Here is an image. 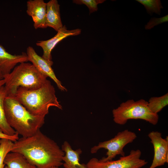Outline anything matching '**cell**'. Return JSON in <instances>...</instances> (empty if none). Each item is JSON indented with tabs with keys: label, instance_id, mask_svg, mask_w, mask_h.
<instances>
[{
	"label": "cell",
	"instance_id": "cell-10",
	"mask_svg": "<svg viewBox=\"0 0 168 168\" xmlns=\"http://www.w3.org/2000/svg\"><path fill=\"white\" fill-rule=\"evenodd\" d=\"M81 32L80 29L69 30H67L65 26H63L53 37L46 40L38 41L36 44L41 47L43 50V53L42 57L48 61L52 62L51 52L56 44L64 38L70 36L79 35Z\"/></svg>",
	"mask_w": 168,
	"mask_h": 168
},
{
	"label": "cell",
	"instance_id": "cell-2",
	"mask_svg": "<svg viewBox=\"0 0 168 168\" xmlns=\"http://www.w3.org/2000/svg\"><path fill=\"white\" fill-rule=\"evenodd\" d=\"M13 97L35 115L45 117L51 107L62 109L56 96L55 88L48 80L43 85L37 89L19 88Z\"/></svg>",
	"mask_w": 168,
	"mask_h": 168
},
{
	"label": "cell",
	"instance_id": "cell-7",
	"mask_svg": "<svg viewBox=\"0 0 168 168\" xmlns=\"http://www.w3.org/2000/svg\"><path fill=\"white\" fill-rule=\"evenodd\" d=\"M141 154L139 149L133 150L128 155L117 160L101 161L93 158L86 165L88 168H140L147 163L145 160L140 158Z\"/></svg>",
	"mask_w": 168,
	"mask_h": 168
},
{
	"label": "cell",
	"instance_id": "cell-12",
	"mask_svg": "<svg viewBox=\"0 0 168 168\" xmlns=\"http://www.w3.org/2000/svg\"><path fill=\"white\" fill-rule=\"evenodd\" d=\"M28 61L27 54L22 52L19 55L9 53L0 44V72L4 77L9 74L17 64Z\"/></svg>",
	"mask_w": 168,
	"mask_h": 168
},
{
	"label": "cell",
	"instance_id": "cell-11",
	"mask_svg": "<svg viewBox=\"0 0 168 168\" xmlns=\"http://www.w3.org/2000/svg\"><path fill=\"white\" fill-rule=\"evenodd\" d=\"M46 3L43 0H30L27 2V14L31 17L35 29L45 28Z\"/></svg>",
	"mask_w": 168,
	"mask_h": 168
},
{
	"label": "cell",
	"instance_id": "cell-14",
	"mask_svg": "<svg viewBox=\"0 0 168 168\" xmlns=\"http://www.w3.org/2000/svg\"><path fill=\"white\" fill-rule=\"evenodd\" d=\"M46 24L57 32L63 26L60 13V5L57 0H51L46 3Z\"/></svg>",
	"mask_w": 168,
	"mask_h": 168
},
{
	"label": "cell",
	"instance_id": "cell-4",
	"mask_svg": "<svg viewBox=\"0 0 168 168\" xmlns=\"http://www.w3.org/2000/svg\"><path fill=\"white\" fill-rule=\"evenodd\" d=\"M47 78L40 73L32 63H21L4 77L6 96L14 97L20 87L29 90L39 88L46 82Z\"/></svg>",
	"mask_w": 168,
	"mask_h": 168
},
{
	"label": "cell",
	"instance_id": "cell-27",
	"mask_svg": "<svg viewBox=\"0 0 168 168\" xmlns=\"http://www.w3.org/2000/svg\"><path fill=\"white\" fill-rule=\"evenodd\" d=\"M0 144H1V139H0Z\"/></svg>",
	"mask_w": 168,
	"mask_h": 168
},
{
	"label": "cell",
	"instance_id": "cell-8",
	"mask_svg": "<svg viewBox=\"0 0 168 168\" xmlns=\"http://www.w3.org/2000/svg\"><path fill=\"white\" fill-rule=\"evenodd\" d=\"M28 61L31 62L37 70L41 74L49 77L55 83L58 88L62 91H67V89L57 77L52 68L53 61L50 62L38 55L31 46L28 47L26 50Z\"/></svg>",
	"mask_w": 168,
	"mask_h": 168
},
{
	"label": "cell",
	"instance_id": "cell-5",
	"mask_svg": "<svg viewBox=\"0 0 168 168\" xmlns=\"http://www.w3.org/2000/svg\"><path fill=\"white\" fill-rule=\"evenodd\" d=\"M148 102L143 99L135 101L129 100L122 103L112 110L113 120L119 124H125L130 119H141L155 125L159 119L158 114L152 112L148 106Z\"/></svg>",
	"mask_w": 168,
	"mask_h": 168
},
{
	"label": "cell",
	"instance_id": "cell-3",
	"mask_svg": "<svg viewBox=\"0 0 168 168\" xmlns=\"http://www.w3.org/2000/svg\"><path fill=\"white\" fill-rule=\"evenodd\" d=\"M4 106L8 123L22 137L32 136L44 124L45 117L31 114L13 97L6 96Z\"/></svg>",
	"mask_w": 168,
	"mask_h": 168
},
{
	"label": "cell",
	"instance_id": "cell-25",
	"mask_svg": "<svg viewBox=\"0 0 168 168\" xmlns=\"http://www.w3.org/2000/svg\"><path fill=\"white\" fill-rule=\"evenodd\" d=\"M51 168H58V167L54 166L51 167Z\"/></svg>",
	"mask_w": 168,
	"mask_h": 168
},
{
	"label": "cell",
	"instance_id": "cell-16",
	"mask_svg": "<svg viewBox=\"0 0 168 168\" xmlns=\"http://www.w3.org/2000/svg\"><path fill=\"white\" fill-rule=\"evenodd\" d=\"M7 96L4 86L0 88V129L5 134L13 136L17 133L8 123L5 115L4 102Z\"/></svg>",
	"mask_w": 168,
	"mask_h": 168
},
{
	"label": "cell",
	"instance_id": "cell-19",
	"mask_svg": "<svg viewBox=\"0 0 168 168\" xmlns=\"http://www.w3.org/2000/svg\"><path fill=\"white\" fill-rule=\"evenodd\" d=\"M13 143V142L10 140L5 138L1 139L0 168H4V159L7 154L11 152Z\"/></svg>",
	"mask_w": 168,
	"mask_h": 168
},
{
	"label": "cell",
	"instance_id": "cell-23",
	"mask_svg": "<svg viewBox=\"0 0 168 168\" xmlns=\"http://www.w3.org/2000/svg\"><path fill=\"white\" fill-rule=\"evenodd\" d=\"M5 83V80L3 78V79L0 80V88L4 85Z\"/></svg>",
	"mask_w": 168,
	"mask_h": 168
},
{
	"label": "cell",
	"instance_id": "cell-24",
	"mask_svg": "<svg viewBox=\"0 0 168 168\" xmlns=\"http://www.w3.org/2000/svg\"><path fill=\"white\" fill-rule=\"evenodd\" d=\"M3 79V76L0 72V80H1Z\"/></svg>",
	"mask_w": 168,
	"mask_h": 168
},
{
	"label": "cell",
	"instance_id": "cell-15",
	"mask_svg": "<svg viewBox=\"0 0 168 168\" xmlns=\"http://www.w3.org/2000/svg\"><path fill=\"white\" fill-rule=\"evenodd\" d=\"M4 163L8 168H36L22 154L16 152L8 153L5 157Z\"/></svg>",
	"mask_w": 168,
	"mask_h": 168
},
{
	"label": "cell",
	"instance_id": "cell-20",
	"mask_svg": "<svg viewBox=\"0 0 168 168\" xmlns=\"http://www.w3.org/2000/svg\"><path fill=\"white\" fill-rule=\"evenodd\" d=\"M105 0H74L73 2L78 4H85L88 7L89 13L97 11V5L99 4L104 2Z\"/></svg>",
	"mask_w": 168,
	"mask_h": 168
},
{
	"label": "cell",
	"instance_id": "cell-21",
	"mask_svg": "<svg viewBox=\"0 0 168 168\" xmlns=\"http://www.w3.org/2000/svg\"><path fill=\"white\" fill-rule=\"evenodd\" d=\"M168 21V15L160 18L152 17L145 26L146 30H150L155 26Z\"/></svg>",
	"mask_w": 168,
	"mask_h": 168
},
{
	"label": "cell",
	"instance_id": "cell-1",
	"mask_svg": "<svg viewBox=\"0 0 168 168\" xmlns=\"http://www.w3.org/2000/svg\"><path fill=\"white\" fill-rule=\"evenodd\" d=\"M11 152L22 154L36 168H51L63 165L64 152L57 144L40 129L32 136L22 137L14 142Z\"/></svg>",
	"mask_w": 168,
	"mask_h": 168
},
{
	"label": "cell",
	"instance_id": "cell-17",
	"mask_svg": "<svg viewBox=\"0 0 168 168\" xmlns=\"http://www.w3.org/2000/svg\"><path fill=\"white\" fill-rule=\"evenodd\" d=\"M168 104V94L159 97H152L150 98L148 106L153 113L157 114Z\"/></svg>",
	"mask_w": 168,
	"mask_h": 168
},
{
	"label": "cell",
	"instance_id": "cell-9",
	"mask_svg": "<svg viewBox=\"0 0 168 168\" xmlns=\"http://www.w3.org/2000/svg\"><path fill=\"white\" fill-rule=\"evenodd\" d=\"M152 144L154 155L152 162L149 168H155L168 162V138L162 137L161 133L158 131H152L148 134Z\"/></svg>",
	"mask_w": 168,
	"mask_h": 168
},
{
	"label": "cell",
	"instance_id": "cell-26",
	"mask_svg": "<svg viewBox=\"0 0 168 168\" xmlns=\"http://www.w3.org/2000/svg\"><path fill=\"white\" fill-rule=\"evenodd\" d=\"M4 168H8L7 166L4 167Z\"/></svg>",
	"mask_w": 168,
	"mask_h": 168
},
{
	"label": "cell",
	"instance_id": "cell-18",
	"mask_svg": "<svg viewBox=\"0 0 168 168\" xmlns=\"http://www.w3.org/2000/svg\"><path fill=\"white\" fill-rule=\"evenodd\" d=\"M143 5L148 14L152 15L154 13L160 15L161 10L163 8L160 0H136Z\"/></svg>",
	"mask_w": 168,
	"mask_h": 168
},
{
	"label": "cell",
	"instance_id": "cell-6",
	"mask_svg": "<svg viewBox=\"0 0 168 168\" xmlns=\"http://www.w3.org/2000/svg\"><path fill=\"white\" fill-rule=\"evenodd\" d=\"M136 134L132 131L125 129L119 132L114 138L108 140L101 142L97 145L91 148V152L96 153L101 148L107 150L106 157H104L99 160L106 161L112 160L117 155L125 156L123 148L127 144L132 142L137 138Z\"/></svg>",
	"mask_w": 168,
	"mask_h": 168
},
{
	"label": "cell",
	"instance_id": "cell-13",
	"mask_svg": "<svg viewBox=\"0 0 168 168\" xmlns=\"http://www.w3.org/2000/svg\"><path fill=\"white\" fill-rule=\"evenodd\" d=\"M61 149L65 153L62 158L64 168H88L86 164L80 163V156L82 153L81 149L73 150L67 141L64 142Z\"/></svg>",
	"mask_w": 168,
	"mask_h": 168
},
{
	"label": "cell",
	"instance_id": "cell-22",
	"mask_svg": "<svg viewBox=\"0 0 168 168\" xmlns=\"http://www.w3.org/2000/svg\"><path fill=\"white\" fill-rule=\"evenodd\" d=\"M19 134L17 133L13 136H9L4 133L2 130L0 129V138L7 139L10 140L13 142H15L19 138Z\"/></svg>",
	"mask_w": 168,
	"mask_h": 168
}]
</instances>
